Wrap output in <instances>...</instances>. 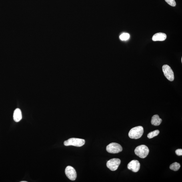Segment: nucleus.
<instances>
[{"label": "nucleus", "mask_w": 182, "mask_h": 182, "mask_svg": "<svg viewBox=\"0 0 182 182\" xmlns=\"http://www.w3.org/2000/svg\"><path fill=\"white\" fill-rule=\"evenodd\" d=\"M167 35L165 33H155L152 37L153 41H165L166 39Z\"/></svg>", "instance_id": "1a4fd4ad"}, {"label": "nucleus", "mask_w": 182, "mask_h": 182, "mask_svg": "<svg viewBox=\"0 0 182 182\" xmlns=\"http://www.w3.org/2000/svg\"><path fill=\"white\" fill-rule=\"evenodd\" d=\"M162 70L164 75L168 80L172 81L175 79L173 72L169 65H164L162 67Z\"/></svg>", "instance_id": "39448f33"}, {"label": "nucleus", "mask_w": 182, "mask_h": 182, "mask_svg": "<svg viewBox=\"0 0 182 182\" xmlns=\"http://www.w3.org/2000/svg\"><path fill=\"white\" fill-rule=\"evenodd\" d=\"M21 182H27V181H22Z\"/></svg>", "instance_id": "f3484780"}, {"label": "nucleus", "mask_w": 182, "mask_h": 182, "mask_svg": "<svg viewBox=\"0 0 182 182\" xmlns=\"http://www.w3.org/2000/svg\"><path fill=\"white\" fill-rule=\"evenodd\" d=\"M166 2L172 7H175L176 6V3L175 0H165Z\"/></svg>", "instance_id": "2eb2a0df"}, {"label": "nucleus", "mask_w": 182, "mask_h": 182, "mask_svg": "<svg viewBox=\"0 0 182 182\" xmlns=\"http://www.w3.org/2000/svg\"><path fill=\"white\" fill-rule=\"evenodd\" d=\"M160 133L159 130H156L153 132H151L147 135V137L149 139L152 138L157 136Z\"/></svg>", "instance_id": "ddd939ff"}, {"label": "nucleus", "mask_w": 182, "mask_h": 182, "mask_svg": "<svg viewBox=\"0 0 182 182\" xmlns=\"http://www.w3.org/2000/svg\"><path fill=\"white\" fill-rule=\"evenodd\" d=\"M121 163V161L119 159L114 158L109 160L107 162V166L112 171L116 170Z\"/></svg>", "instance_id": "423d86ee"}, {"label": "nucleus", "mask_w": 182, "mask_h": 182, "mask_svg": "<svg viewBox=\"0 0 182 182\" xmlns=\"http://www.w3.org/2000/svg\"><path fill=\"white\" fill-rule=\"evenodd\" d=\"M130 37V35L128 33H123L120 36V39L122 41H126Z\"/></svg>", "instance_id": "4468645a"}, {"label": "nucleus", "mask_w": 182, "mask_h": 182, "mask_svg": "<svg viewBox=\"0 0 182 182\" xmlns=\"http://www.w3.org/2000/svg\"><path fill=\"white\" fill-rule=\"evenodd\" d=\"M144 132V129L142 127H136L133 128L129 133V136L131 139H137L140 138L142 136Z\"/></svg>", "instance_id": "f257e3e1"}, {"label": "nucleus", "mask_w": 182, "mask_h": 182, "mask_svg": "<svg viewBox=\"0 0 182 182\" xmlns=\"http://www.w3.org/2000/svg\"><path fill=\"white\" fill-rule=\"evenodd\" d=\"M176 154L179 156L182 155V149H177L175 151Z\"/></svg>", "instance_id": "dca6fc26"}, {"label": "nucleus", "mask_w": 182, "mask_h": 182, "mask_svg": "<svg viewBox=\"0 0 182 182\" xmlns=\"http://www.w3.org/2000/svg\"><path fill=\"white\" fill-rule=\"evenodd\" d=\"M106 150L110 153H117L123 151V148L119 144L112 143L107 146Z\"/></svg>", "instance_id": "20e7f679"}, {"label": "nucleus", "mask_w": 182, "mask_h": 182, "mask_svg": "<svg viewBox=\"0 0 182 182\" xmlns=\"http://www.w3.org/2000/svg\"><path fill=\"white\" fill-rule=\"evenodd\" d=\"M181 62H182V58H181Z\"/></svg>", "instance_id": "a211bd4d"}, {"label": "nucleus", "mask_w": 182, "mask_h": 182, "mask_svg": "<svg viewBox=\"0 0 182 182\" xmlns=\"http://www.w3.org/2000/svg\"><path fill=\"white\" fill-rule=\"evenodd\" d=\"M162 120L160 118L158 115H153L151 120L152 125L155 126H159L161 124Z\"/></svg>", "instance_id": "9b49d317"}, {"label": "nucleus", "mask_w": 182, "mask_h": 182, "mask_svg": "<svg viewBox=\"0 0 182 182\" xmlns=\"http://www.w3.org/2000/svg\"><path fill=\"white\" fill-rule=\"evenodd\" d=\"M65 172L67 177L71 181H75L76 179V172L73 167L71 166H68L66 168Z\"/></svg>", "instance_id": "0eeeda50"}, {"label": "nucleus", "mask_w": 182, "mask_h": 182, "mask_svg": "<svg viewBox=\"0 0 182 182\" xmlns=\"http://www.w3.org/2000/svg\"><path fill=\"white\" fill-rule=\"evenodd\" d=\"M140 164L139 161L137 160H133L132 161L127 165V168L134 172H137L140 169Z\"/></svg>", "instance_id": "6e6552de"}, {"label": "nucleus", "mask_w": 182, "mask_h": 182, "mask_svg": "<svg viewBox=\"0 0 182 182\" xmlns=\"http://www.w3.org/2000/svg\"><path fill=\"white\" fill-rule=\"evenodd\" d=\"M149 149L147 146L142 145L138 146L135 150V154L141 158L147 157L149 153Z\"/></svg>", "instance_id": "f03ea898"}, {"label": "nucleus", "mask_w": 182, "mask_h": 182, "mask_svg": "<svg viewBox=\"0 0 182 182\" xmlns=\"http://www.w3.org/2000/svg\"><path fill=\"white\" fill-rule=\"evenodd\" d=\"M181 167V165L179 163L175 162L172 164L170 166V169L174 171H177Z\"/></svg>", "instance_id": "f8f14e48"}, {"label": "nucleus", "mask_w": 182, "mask_h": 182, "mask_svg": "<svg viewBox=\"0 0 182 182\" xmlns=\"http://www.w3.org/2000/svg\"><path fill=\"white\" fill-rule=\"evenodd\" d=\"M14 121L16 122H18L22 119V115L21 110L19 108L15 110L13 115Z\"/></svg>", "instance_id": "9d476101"}, {"label": "nucleus", "mask_w": 182, "mask_h": 182, "mask_svg": "<svg viewBox=\"0 0 182 182\" xmlns=\"http://www.w3.org/2000/svg\"><path fill=\"white\" fill-rule=\"evenodd\" d=\"M85 140L76 138H71L64 142V145L65 146H74L76 147H81L85 145Z\"/></svg>", "instance_id": "7ed1b4c3"}]
</instances>
